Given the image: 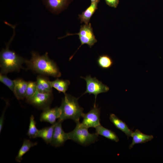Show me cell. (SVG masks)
Segmentation results:
<instances>
[{"mask_svg": "<svg viewBox=\"0 0 163 163\" xmlns=\"http://www.w3.org/2000/svg\"><path fill=\"white\" fill-rule=\"evenodd\" d=\"M8 104V102H7L6 105L4 109V110L3 111V112L1 115V116L0 117V133L1 132L2 130L3 127V126L4 125V123L5 113V110L6 108H7Z\"/></svg>", "mask_w": 163, "mask_h": 163, "instance_id": "obj_26", "label": "cell"}, {"mask_svg": "<svg viewBox=\"0 0 163 163\" xmlns=\"http://www.w3.org/2000/svg\"><path fill=\"white\" fill-rule=\"evenodd\" d=\"M81 77L84 79L86 83V90L83 95L87 93L94 94L95 96L94 105H96V99L97 95L107 92L109 90V88L96 78H92L90 75H87L85 77Z\"/></svg>", "mask_w": 163, "mask_h": 163, "instance_id": "obj_5", "label": "cell"}, {"mask_svg": "<svg viewBox=\"0 0 163 163\" xmlns=\"http://www.w3.org/2000/svg\"><path fill=\"white\" fill-rule=\"evenodd\" d=\"M131 137H132L133 139L132 142L129 146L130 149L135 144L145 143L151 140L153 138V136L144 134L138 129L133 132Z\"/></svg>", "mask_w": 163, "mask_h": 163, "instance_id": "obj_13", "label": "cell"}, {"mask_svg": "<svg viewBox=\"0 0 163 163\" xmlns=\"http://www.w3.org/2000/svg\"><path fill=\"white\" fill-rule=\"evenodd\" d=\"M110 121L118 129L123 132L127 136L128 139L131 136L133 131L128 127L125 123L119 119L115 114H110Z\"/></svg>", "mask_w": 163, "mask_h": 163, "instance_id": "obj_14", "label": "cell"}, {"mask_svg": "<svg viewBox=\"0 0 163 163\" xmlns=\"http://www.w3.org/2000/svg\"><path fill=\"white\" fill-rule=\"evenodd\" d=\"M7 25L11 27L14 33L5 48L2 50L0 54V74H7L13 72H19L23 69L22 64L26 59L16 54L14 51L9 49V46L15 35V26L8 23Z\"/></svg>", "mask_w": 163, "mask_h": 163, "instance_id": "obj_2", "label": "cell"}, {"mask_svg": "<svg viewBox=\"0 0 163 163\" xmlns=\"http://www.w3.org/2000/svg\"><path fill=\"white\" fill-rule=\"evenodd\" d=\"M71 0H42L46 8L52 13L57 14L66 8Z\"/></svg>", "mask_w": 163, "mask_h": 163, "instance_id": "obj_10", "label": "cell"}, {"mask_svg": "<svg viewBox=\"0 0 163 163\" xmlns=\"http://www.w3.org/2000/svg\"><path fill=\"white\" fill-rule=\"evenodd\" d=\"M62 121L58 120L54 127L50 144L55 147L62 145L66 141L69 139L68 133H65L62 127Z\"/></svg>", "mask_w": 163, "mask_h": 163, "instance_id": "obj_9", "label": "cell"}, {"mask_svg": "<svg viewBox=\"0 0 163 163\" xmlns=\"http://www.w3.org/2000/svg\"><path fill=\"white\" fill-rule=\"evenodd\" d=\"M37 142H33L29 139H24L16 157V161L18 162H21L22 159L23 155L28 152L31 148L37 145Z\"/></svg>", "mask_w": 163, "mask_h": 163, "instance_id": "obj_18", "label": "cell"}, {"mask_svg": "<svg viewBox=\"0 0 163 163\" xmlns=\"http://www.w3.org/2000/svg\"><path fill=\"white\" fill-rule=\"evenodd\" d=\"M107 5L110 7L116 8L117 6L119 0H105Z\"/></svg>", "mask_w": 163, "mask_h": 163, "instance_id": "obj_25", "label": "cell"}, {"mask_svg": "<svg viewBox=\"0 0 163 163\" xmlns=\"http://www.w3.org/2000/svg\"><path fill=\"white\" fill-rule=\"evenodd\" d=\"M56 123L50 126L39 130L37 138H41L47 144L50 143Z\"/></svg>", "mask_w": 163, "mask_h": 163, "instance_id": "obj_19", "label": "cell"}, {"mask_svg": "<svg viewBox=\"0 0 163 163\" xmlns=\"http://www.w3.org/2000/svg\"><path fill=\"white\" fill-rule=\"evenodd\" d=\"M50 81L47 78L42 75L38 76L36 82L37 90L43 93H52V87Z\"/></svg>", "mask_w": 163, "mask_h": 163, "instance_id": "obj_15", "label": "cell"}, {"mask_svg": "<svg viewBox=\"0 0 163 163\" xmlns=\"http://www.w3.org/2000/svg\"><path fill=\"white\" fill-rule=\"evenodd\" d=\"M61 114L60 107H56L52 108L49 107L43 110L40 116V120L53 124L56 123V119L60 118Z\"/></svg>", "mask_w": 163, "mask_h": 163, "instance_id": "obj_11", "label": "cell"}, {"mask_svg": "<svg viewBox=\"0 0 163 163\" xmlns=\"http://www.w3.org/2000/svg\"><path fill=\"white\" fill-rule=\"evenodd\" d=\"M36 123L33 115L30 117V123L27 135L30 138H37L39 130L36 126Z\"/></svg>", "mask_w": 163, "mask_h": 163, "instance_id": "obj_22", "label": "cell"}, {"mask_svg": "<svg viewBox=\"0 0 163 163\" xmlns=\"http://www.w3.org/2000/svg\"><path fill=\"white\" fill-rule=\"evenodd\" d=\"M73 35H77L79 36V39L81 43L76 51L84 44H87L90 48H91L97 41L94 34L91 24L89 23L81 26L78 33L74 34L68 33L65 37Z\"/></svg>", "mask_w": 163, "mask_h": 163, "instance_id": "obj_6", "label": "cell"}, {"mask_svg": "<svg viewBox=\"0 0 163 163\" xmlns=\"http://www.w3.org/2000/svg\"><path fill=\"white\" fill-rule=\"evenodd\" d=\"M0 81L7 86L14 93L15 83L13 80L8 77L6 74H0Z\"/></svg>", "mask_w": 163, "mask_h": 163, "instance_id": "obj_23", "label": "cell"}, {"mask_svg": "<svg viewBox=\"0 0 163 163\" xmlns=\"http://www.w3.org/2000/svg\"><path fill=\"white\" fill-rule=\"evenodd\" d=\"M15 83L14 92V93L18 100L25 98L28 82L21 79L14 80Z\"/></svg>", "mask_w": 163, "mask_h": 163, "instance_id": "obj_12", "label": "cell"}, {"mask_svg": "<svg viewBox=\"0 0 163 163\" xmlns=\"http://www.w3.org/2000/svg\"><path fill=\"white\" fill-rule=\"evenodd\" d=\"M31 57L25 62L28 69L41 75L58 78L61 74L56 63L49 57L47 53L40 55L37 52L32 51Z\"/></svg>", "mask_w": 163, "mask_h": 163, "instance_id": "obj_1", "label": "cell"}, {"mask_svg": "<svg viewBox=\"0 0 163 163\" xmlns=\"http://www.w3.org/2000/svg\"><path fill=\"white\" fill-rule=\"evenodd\" d=\"M100 111L96 105L88 112L84 113L82 116V121L81 124L83 126L89 128L90 127L95 128L101 125L100 121Z\"/></svg>", "mask_w": 163, "mask_h": 163, "instance_id": "obj_8", "label": "cell"}, {"mask_svg": "<svg viewBox=\"0 0 163 163\" xmlns=\"http://www.w3.org/2000/svg\"><path fill=\"white\" fill-rule=\"evenodd\" d=\"M64 95L59 107L61 114L58 120L63 121L66 119H70L76 123L79 122L84 113L83 108L78 104V98L66 93Z\"/></svg>", "mask_w": 163, "mask_h": 163, "instance_id": "obj_3", "label": "cell"}, {"mask_svg": "<svg viewBox=\"0 0 163 163\" xmlns=\"http://www.w3.org/2000/svg\"><path fill=\"white\" fill-rule=\"evenodd\" d=\"M98 3H91L90 5L81 14L78 15V18L81 23L85 24L89 23L92 16L97 8Z\"/></svg>", "mask_w": 163, "mask_h": 163, "instance_id": "obj_16", "label": "cell"}, {"mask_svg": "<svg viewBox=\"0 0 163 163\" xmlns=\"http://www.w3.org/2000/svg\"><path fill=\"white\" fill-rule=\"evenodd\" d=\"M91 3L97 2L98 3L100 1V0H91Z\"/></svg>", "mask_w": 163, "mask_h": 163, "instance_id": "obj_27", "label": "cell"}, {"mask_svg": "<svg viewBox=\"0 0 163 163\" xmlns=\"http://www.w3.org/2000/svg\"><path fill=\"white\" fill-rule=\"evenodd\" d=\"M37 90L36 82H28L25 98L26 100L31 97Z\"/></svg>", "mask_w": 163, "mask_h": 163, "instance_id": "obj_24", "label": "cell"}, {"mask_svg": "<svg viewBox=\"0 0 163 163\" xmlns=\"http://www.w3.org/2000/svg\"><path fill=\"white\" fill-rule=\"evenodd\" d=\"M97 63L101 68L103 69H108L112 66L113 61L108 55L103 54L100 56L98 58Z\"/></svg>", "mask_w": 163, "mask_h": 163, "instance_id": "obj_21", "label": "cell"}, {"mask_svg": "<svg viewBox=\"0 0 163 163\" xmlns=\"http://www.w3.org/2000/svg\"><path fill=\"white\" fill-rule=\"evenodd\" d=\"M95 128V133L99 135L102 136L116 142H118L119 141V139L115 132L104 127L101 124Z\"/></svg>", "mask_w": 163, "mask_h": 163, "instance_id": "obj_17", "label": "cell"}, {"mask_svg": "<svg viewBox=\"0 0 163 163\" xmlns=\"http://www.w3.org/2000/svg\"><path fill=\"white\" fill-rule=\"evenodd\" d=\"M76 123V126L75 129L68 133L69 139L85 146L94 143L97 141L98 134L96 133H90L88 131V128L83 126L79 121Z\"/></svg>", "mask_w": 163, "mask_h": 163, "instance_id": "obj_4", "label": "cell"}, {"mask_svg": "<svg viewBox=\"0 0 163 163\" xmlns=\"http://www.w3.org/2000/svg\"><path fill=\"white\" fill-rule=\"evenodd\" d=\"M51 86L57 90L59 92H62L65 94L70 84L68 80H64L57 78L54 81H50Z\"/></svg>", "mask_w": 163, "mask_h": 163, "instance_id": "obj_20", "label": "cell"}, {"mask_svg": "<svg viewBox=\"0 0 163 163\" xmlns=\"http://www.w3.org/2000/svg\"><path fill=\"white\" fill-rule=\"evenodd\" d=\"M52 99V93H41L37 90L35 94L27 101L37 108L44 110L50 107Z\"/></svg>", "mask_w": 163, "mask_h": 163, "instance_id": "obj_7", "label": "cell"}]
</instances>
